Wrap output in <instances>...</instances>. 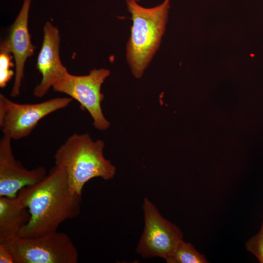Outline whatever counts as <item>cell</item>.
Here are the masks:
<instances>
[{"label": "cell", "mask_w": 263, "mask_h": 263, "mask_svg": "<svg viewBox=\"0 0 263 263\" xmlns=\"http://www.w3.org/2000/svg\"><path fill=\"white\" fill-rule=\"evenodd\" d=\"M17 197L30 214L19 237L35 238L56 231L81 211V196L72 191L65 172L56 166L40 181L21 188Z\"/></svg>", "instance_id": "1"}, {"label": "cell", "mask_w": 263, "mask_h": 263, "mask_svg": "<svg viewBox=\"0 0 263 263\" xmlns=\"http://www.w3.org/2000/svg\"><path fill=\"white\" fill-rule=\"evenodd\" d=\"M104 142L88 133H74L56 150L55 166L66 173L72 192L80 196L85 184L95 177L113 178L115 168L103 154Z\"/></svg>", "instance_id": "2"}, {"label": "cell", "mask_w": 263, "mask_h": 263, "mask_svg": "<svg viewBox=\"0 0 263 263\" xmlns=\"http://www.w3.org/2000/svg\"><path fill=\"white\" fill-rule=\"evenodd\" d=\"M169 0L151 8H145L135 0H126L131 15V35L126 46V60L137 78L143 75L159 48L166 30Z\"/></svg>", "instance_id": "3"}, {"label": "cell", "mask_w": 263, "mask_h": 263, "mask_svg": "<svg viewBox=\"0 0 263 263\" xmlns=\"http://www.w3.org/2000/svg\"><path fill=\"white\" fill-rule=\"evenodd\" d=\"M2 244L15 263H76L78 260L71 238L57 231L35 238L18 237Z\"/></svg>", "instance_id": "4"}, {"label": "cell", "mask_w": 263, "mask_h": 263, "mask_svg": "<svg viewBox=\"0 0 263 263\" xmlns=\"http://www.w3.org/2000/svg\"><path fill=\"white\" fill-rule=\"evenodd\" d=\"M72 101L70 97H55L38 103L20 104L0 94V129L12 140L22 139L31 134L43 118L66 108Z\"/></svg>", "instance_id": "5"}, {"label": "cell", "mask_w": 263, "mask_h": 263, "mask_svg": "<svg viewBox=\"0 0 263 263\" xmlns=\"http://www.w3.org/2000/svg\"><path fill=\"white\" fill-rule=\"evenodd\" d=\"M110 75V71L104 68L94 69L85 75L68 73L52 88L55 91L65 94L78 101L81 108L91 115L94 127L99 130H106L110 123L102 111L101 102L104 94L101 92V87Z\"/></svg>", "instance_id": "6"}, {"label": "cell", "mask_w": 263, "mask_h": 263, "mask_svg": "<svg viewBox=\"0 0 263 263\" xmlns=\"http://www.w3.org/2000/svg\"><path fill=\"white\" fill-rule=\"evenodd\" d=\"M145 226L136 248L143 258L160 257L166 261L183 240L182 231L164 218L148 198L143 204Z\"/></svg>", "instance_id": "7"}, {"label": "cell", "mask_w": 263, "mask_h": 263, "mask_svg": "<svg viewBox=\"0 0 263 263\" xmlns=\"http://www.w3.org/2000/svg\"><path fill=\"white\" fill-rule=\"evenodd\" d=\"M11 141L5 135L0 140V197H16L21 188L38 183L47 175L44 167L28 169L16 159Z\"/></svg>", "instance_id": "8"}, {"label": "cell", "mask_w": 263, "mask_h": 263, "mask_svg": "<svg viewBox=\"0 0 263 263\" xmlns=\"http://www.w3.org/2000/svg\"><path fill=\"white\" fill-rule=\"evenodd\" d=\"M60 42L57 28L50 22H47L44 27L43 42L37 58L36 67L42 79L33 90L36 97H42L50 88L68 73L60 60Z\"/></svg>", "instance_id": "9"}, {"label": "cell", "mask_w": 263, "mask_h": 263, "mask_svg": "<svg viewBox=\"0 0 263 263\" xmlns=\"http://www.w3.org/2000/svg\"><path fill=\"white\" fill-rule=\"evenodd\" d=\"M31 0H23L17 18L9 28L7 38L4 40L15 61L14 81L10 94L13 97L19 94L25 62L28 57L33 55L35 49V46L31 43L28 29Z\"/></svg>", "instance_id": "10"}, {"label": "cell", "mask_w": 263, "mask_h": 263, "mask_svg": "<svg viewBox=\"0 0 263 263\" xmlns=\"http://www.w3.org/2000/svg\"><path fill=\"white\" fill-rule=\"evenodd\" d=\"M30 218L28 208L17 197H0V244L19 237Z\"/></svg>", "instance_id": "11"}, {"label": "cell", "mask_w": 263, "mask_h": 263, "mask_svg": "<svg viewBox=\"0 0 263 263\" xmlns=\"http://www.w3.org/2000/svg\"><path fill=\"white\" fill-rule=\"evenodd\" d=\"M168 263H207L205 256L199 253L190 243L181 241L170 257Z\"/></svg>", "instance_id": "12"}, {"label": "cell", "mask_w": 263, "mask_h": 263, "mask_svg": "<svg viewBox=\"0 0 263 263\" xmlns=\"http://www.w3.org/2000/svg\"><path fill=\"white\" fill-rule=\"evenodd\" d=\"M12 53L4 41L0 47V87L4 88L15 73L11 69L13 66L12 62Z\"/></svg>", "instance_id": "13"}, {"label": "cell", "mask_w": 263, "mask_h": 263, "mask_svg": "<svg viewBox=\"0 0 263 263\" xmlns=\"http://www.w3.org/2000/svg\"><path fill=\"white\" fill-rule=\"evenodd\" d=\"M246 249L253 254L261 263H263V222L259 232L246 243Z\"/></svg>", "instance_id": "14"}, {"label": "cell", "mask_w": 263, "mask_h": 263, "mask_svg": "<svg viewBox=\"0 0 263 263\" xmlns=\"http://www.w3.org/2000/svg\"><path fill=\"white\" fill-rule=\"evenodd\" d=\"M0 263H15L11 253L2 244H0Z\"/></svg>", "instance_id": "15"}, {"label": "cell", "mask_w": 263, "mask_h": 263, "mask_svg": "<svg viewBox=\"0 0 263 263\" xmlns=\"http://www.w3.org/2000/svg\"><path fill=\"white\" fill-rule=\"evenodd\" d=\"M136 1L138 2L140 0H135Z\"/></svg>", "instance_id": "16"}]
</instances>
